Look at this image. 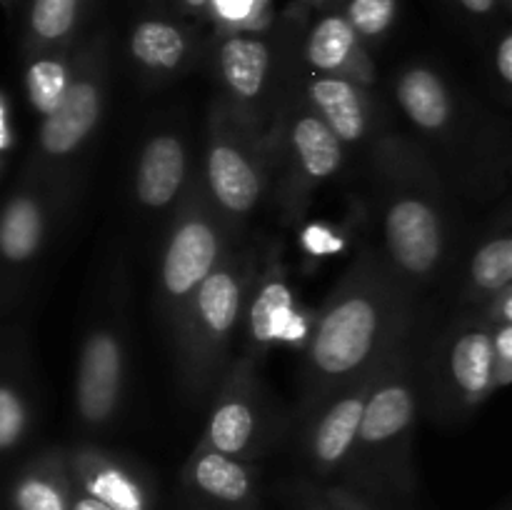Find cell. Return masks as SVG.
<instances>
[{
  "label": "cell",
  "mask_w": 512,
  "mask_h": 510,
  "mask_svg": "<svg viewBox=\"0 0 512 510\" xmlns=\"http://www.w3.org/2000/svg\"><path fill=\"white\" fill-rule=\"evenodd\" d=\"M55 205L58 198L53 190L30 180H23V185L5 200L0 215V258H3V293L8 305L20 293L25 275L30 273L43 250Z\"/></svg>",
  "instance_id": "obj_13"
},
{
  "label": "cell",
  "mask_w": 512,
  "mask_h": 510,
  "mask_svg": "<svg viewBox=\"0 0 512 510\" xmlns=\"http://www.w3.org/2000/svg\"><path fill=\"white\" fill-rule=\"evenodd\" d=\"M180 3H183V8L193 15H203L213 8V0H180Z\"/></svg>",
  "instance_id": "obj_38"
},
{
  "label": "cell",
  "mask_w": 512,
  "mask_h": 510,
  "mask_svg": "<svg viewBox=\"0 0 512 510\" xmlns=\"http://www.w3.org/2000/svg\"><path fill=\"white\" fill-rule=\"evenodd\" d=\"M498 345V385H512V325H495Z\"/></svg>",
  "instance_id": "obj_32"
},
{
  "label": "cell",
  "mask_w": 512,
  "mask_h": 510,
  "mask_svg": "<svg viewBox=\"0 0 512 510\" xmlns=\"http://www.w3.org/2000/svg\"><path fill=\"white\" fill-rule=\"evenodd\" d=\"M258 360L238 355L213 395L208 425L200 440L210 448L240 460L263 453L278 418L270 410L268 393L258 375Z\"/></svg>",
  "instance_id": "obj_10"
},
{
  "label": "cell",
  "mask_w": 512,
  "mask_h": 510,
  "mask_svg": "<svg viewBox=\"0 0 512 510\" xmlns=\"http://www.w3.org/2000/svg\"><path fill=\"white\" fill-rule=\"evenodd\" d=\"M305 103L330 125L345 145H360L373 135L375 100L368 88L340 75H318L305 88Z\"/></svg>",
  "instance_id": "obj_18"
},
{
  "label": "cell",
  "mask_w": 512,
  "mask_h": 510,
  "mask_svg": "<svg viewBox=\"0 0 512 510\" xmlns=\"http://www.w3.org/2000/svg\"><path fill=\"white\" fill-rule=\"evenodd\" d=\"M293 318V290H290L278 245H273L263 255V268L250 290L243 325V355L260 363L270 353V348L285 338Z\"/></svg>",
  "instance_id": "obj_15"
},
{
  "label": "cell",
  "mask_w": 512,
  "mask_h": 510,
  "mask_svg": "<svg viewBox=\"0 0 512 510\" xmlns=\"http://www.w3.org/2000/svg\"><path fill=\"white\" fill-rule=\"evenodd\" d=\"M108 100V60L103 45L93 43L80 55L73 88L55 113L40 120L33 153L25 165V180L45 185L60 198L65 173L75 165L95 130L100 128Z\"/></svg>",
  "instance_id": "obj_7"
},
{
  "label": "cell",
  "mask_w": 512,
  "mask_h": 510,
  "mask_svg": "<svg viewBox=\"0 0 512 510\" xmlns=\"http://www.w3.org/2000/svg\"><path fill=\"white\" fill-rule=\"evenodd\" d=\"M493 60H495V73H498V80L503 83L505 90H510L512 93V30L498 40Z\"/></svg>",
  "instance_id": "obj_33"
},
{
  "label": "cell",
  "mask_w": 512,
  "mask_h": 510,
  "mask_svg": "<svg viewBox=\"0 0 512 510\" xmlns=\"http://www.w3.org/2000/svg\"><path fill=\"white\" fill-rule=\"evenodd\" d=\"M395 100L418 133L428 138H445L453 133L458 108L443 75L430 65H408L395 78Z\"/></svg>",
  "instance_id": "obj_20"
},
{
  "label": "cell",
  "mask_w": 512,
  "mask_h": 510,
  "mask_svg": "<svg viewBox=\"0 0 512 510\" xmlns=\"http://www.w3.org/2000/svg\"><path fill=\"white\" fill-rule=\"evenodd\" d=\"M458 5L463 10H468L470 15H490L498 5V0H458Z\"/></svg>",
  "instance_id": "obj_36"
},
{
  "label": "cell",
  "mask_w": 512,
  "mask_h": 510,
  "mask_svg": "<svg viewBox=\"0 0 512 510\" xmlns=\"http://www.w3.org/2000/svg\"><path fill=\"white\" fill-rule=\"evenodd\" d=\"M420 413V375L415 368V330L385 358L360 425L350 463L370 480L405 488L413 478V433Z\"/></svg>",
  "instance_id": "obj_4"
},
{
  "label": "cell",
  "mask_w": 512,
  "mask_h": 510,
  "mask_svg": "<svg viewBox=\"0 0 512 510\" xmlns=\"http://www.w3.org/2000/svg\"><path fill=\"white\" fill-rule=\"evenodd\" d=\"M185 480L195 493L225 508L248 510L255 500V473L248 460L220 453L203 440L185 465Z\"/></svg>",
  "instance_id": "obj_22"
},
{
  "label": "cell",
  "mask_w": 512,
  "mask_h": 510,
  "mask_svg": "<svg viewBox=\"0 0 512 510\" xmlns=\"http://www.w3.org/2000/svg\"><path fill=\"white\" fill-rule=\"evenodd\" d=\"M73 490L68 453L53 448L20 470L10 488V505L13 510H70Z\"/></svg>",
  "instance_id": "obj_23"
},
{
  "label": "cell",
  "mask_w": 512,
  "mask_h": 510,
  "mask_svg": "<svg viewBox=\"0 0 512 510\" xmlns=\"http://www.w3.org/2000/svg\"><path fill=\"white\" fill-rule=\"evenodd\" d=\"M80 5L83 0H33L30 3L28 40H25L28 58L65 48L78 28Z\"/></svg>",
  "instance_id": "obj_27"
},
{
  "label": "cell",
  "mask_w": 512,
  "mask_h": 510,
  "mask_svg": "<svg viewBox=\"0 0 512 510\" xmlns=\"http://www.w3.org/2000/svg\"><path fill=\"white\" fill-rule=\"evenodd\" d=\"M305 505H308V510H335L323 493L318 495V493H313V490H308V493H305Z\"/></svg>",
  "instance_id": "obj_37"
},
{
  "label": "cell",
  "mask_w": 512,
  "mask_h": 510,
  "mask_svg": "<svg viewBox=\"0 0 512 510\" xmlns=\"http://www.w3.org/2000/svg\"><path fill=\"white\" fill-rule=\"evenodd\" d=\"M70 510H115V508H110V505L103 503V500L93 498V495L85 493V490L75 488L73 490V505H70Z\"/></svg>",
  "instance_id": "obj_35"
},
{
  "label": "cell",
  "mask_w": 512,
  "mask_h": 510,
  "mask_svg": "<svg viewBox=\"0 0 512 510\" xmlns=\"http://www.w3.org/2000/svg\"><path fill=\"white\" fill-rule=\"evenodd\" d=\"M130 55L135 65L153 78H170L183 70L188 60L190 38L180 25L170 20H140L130 33Z\"/></svg>",
  "instance_id": "obj_24"
},
{
  "label": "cell",
  "mask_w": 512,
  "mask_h": 510,
  "mask_svg": "<svg viewBox=\"0 0 512 510\" xmlns=\"http://www.w3.org/2000/svg\"><path fill=\"white\" fill-rule=\"evenodd\" d=\"M128 350L120 318L88 328L75 365V418L83 428L103 430L118 418L125 398Z\"/></svg>",
  "instance_id": "obj_11"
},
{
  "label": "cell",
  "mask_w": 512,
  "mask_h": 510,
  "mask_svg": "<svg viewBox=\"0 0 512 510\" xmlns=\"http://www.w3.org/2000/svg\"><path fill=\"white\" fill-rule=\"evenodd\" d=\"M380 370L383 365L358 383L340 390L303 425V448L315 473L333 475L353 460L365 408L380 378Z\"/></svg>",
  "instance_id": "obj_14"
},
{
  "label": "cell",
  "mask_w": 512,
  "mask_h": 510,
  "mask_svg": "<svg viewBox=\"0 0 512 510\" xmlns=\"http://www.w3.org/2000/svg\"><path fill=\"white\" fill-rule=\"evenodd\" d=\"M350 25L358 30V35L365 40H378L393 25L398 15V0H350L345 8Z\"/></svg>",
  "instance_id": "obj_28"
},
{
  "label": "cell",
  "mask_w": 512,
  "mask_h": 510,
  "mask_svg": "<svg viewBox=\"0 0 512 510\" xmlns=\"http://www.w3.org/2000/svg\"><path fill=\"white\" fill-rule=\"evenodd\" d=\"M305 3H320V0H305Z\"/></svg>",
  "instance_id": "obj_39"
},
{
  "label": "cell",
  "mask_w": 512,
  "mask_h": 510,
  "mask_svg": "<svg viewBox=\"0 0 512 510\" xmlns=\"http://www.w3.org/2000/svg\"><path fill=\"white\" fill-rule=\"evenodd\" d=\"M270 68H273V53L258 35H228L215 53V70L220 80L218 98L250 133L263 140H270V133L265 130Z\"/></svg>",
  "instance_id": "obj_12"
},
{
  "label": "cell",
  "mask_w": 512,
  "mask_h": 510,
  "mask_svg": "<svg viewBox=\"0 0 512 510\" xmlns=\"http://www.w3.org/2000/svg\"><path fill=\"white\" fill-rule=\"evenodd\" d=\"M323 495L328 498V503L333 505L335 510H373L363 498H360V495H355L353 490L348 488H340V485L325 488Z\"/></svg>",
  "instance_id": "obj_34"
},
{
  "label": "cell",
  "mask_w": 512,
  "mask_h": 510,
  "mask_svg": "<svg viewBox=\"0 0 512 510\" xmlns=\"http://www.w3.org/2000/svg\"><path fill=\"white\" fill-rule=\"evenodd\" d=\"M345 150L348 145L308 103L283 115V130L270 133V158L280 163L278 203L285 223H295L315 190L340 173Z\"/></svg>",
  "instance_id": "obj_9"
},
{
  "label": "cell",
  "mask_w": 512,
  "mask_h": 510,
  "mask_svg": "<svg viewBox=\"0 0 512 510\" xmlns=\"http://www.w3.org/2000/svg\"><path fill=\"white\" fill-rule=\"evenodd\" d=\"M18 138H15V123H13V103L10 95H0V155H3V170L8 168V160L13 158V150Z\"/></svg>",
  "instance_id": "obj_30"
},
{
  "label": "cell",
  "mask_w": 512,
  "mask_h": 510,
  "mask_svg": "<svg viewBox=\"0 0 512 510\" xmlns=\"http://www.w3.org/2000/svg\"><path fill=\"white\" fill-rule=\"evenodd\" d=\"M70 478L75 488L103 500L115 510H153V495L143 475L120 455L93 443L68 450Z\"/></svg>",
  "instance_id": "obj_16"
},
{
  "label": "cell",
  "mask_w": 512,
  "mask_h": 510,
  "mask_svg": "<svg viewBox=\"0 0 512 510\" xmlns=\"http://www.w3.org/2000/svg\"><path fill=\"white\" fill-rule=\"evenodd\" d=\"M80 58H70L65 50H48V53L30 55L25 65L23 88L30 108L35 115L48 118L58 110L68 90L73 88Z\"/></svg>",
  "instance_id": "obj_26"
},
{
  "label": "cell",
  "mask_w": 512,
  "mask_h": 510,
  "mask_svg": "<svg viewBox=\"0 0 512 510\" xmlns=\"http://www.w3.org/2000/svg\"><path fill=\"white\" fill-rule=\"evenodd\" d=\"M305 60L318 75H340L360 85H373L375 68L363 38L345 13L323 15L305 40Z\"/></svg>",
  "instance_id": "obj_19"
},
{
  "label": "cell",
  "mask_w": 512,
  "mask_h": 510,
  "mask_svg": "<svg viewBox=\"0 0 512 510\" xmlns=\"http://www.w3.org/2000/svg\"><path fill=\"white\" fill-rule=\"evenodd\" d=\"M508 285H512V230H500L480 240L470 253L460 303L483 305Z\"/></svg>",
  "instance_id": "obj_25"
},
{
  "label": "cell",
  "mask_w": 512,
  "mask_h": 510,
  "mask_svg": "<svg viewBox=\"0 0 512 510\" xmlns=\"http://www.w3.org/2000/svg\"><path fill=\"white\" fill-rule=\"evenodd\" d=\"M233 233L235 230L210 200L203 178L190 180L175 210L158 268V305L170 330L183 318L200 285L230 255Z\"/></svg>",
  "instance_id": "obj_5"
},
{
  "label": "cell",
  "mask_w": 512,
  "mask_h": 510,
  "mask_svg": "<svg viewBox=\"0 0 512 510\" xmlns=\"http://www.w3.org/2000/svg\"><path fill=\"white\" fill-rule=\"evenodd\" d=\"M415 318L413 293L395 280L383 253L365 248L315 315L290 425L303 428L340 390L378 370L415 330Z\"/></svg>",
  "instance_id": "obj_1"
},
{
  "label": "cell",
  "mask_w": 512,
  "mask_h": 510,
  "mask_svg": "<svg viewBox=\"0 0 512 510\" xmlns=\"http://www.w3.org/2000/svg\"><path fill=\"white\" fill-rule=\"evenodd\" d=\"M188 145L180 133L160 130L150 135L138 153L133 175L135 200L143 208L168 210L170 205L183 200L188 190Z\"/></svg>",
  "instance_id": "obj_17"
},
{
  "label": "cell",
  "mask_w": 512,
  "mask_h": 510,
  "mask_svg": "<svg viewBox=\"0 0 512 510\" xmlns=\"http://www.w3.org/2000/svg\"><path fill=\"white\" fill-rule=\"evenodd\" d=\"M343 245V235L325 223H308L300 230V248L308 258H328V255L340 253Z\"/></svg>",
  "instance_id": "obj_29"
},
{
  "label": "cell",
  "mask_w": 512,
  "mask_h": 510,
  "mask_svg": "<svg viewBox=\"0 0 512 510\" xmlns=\"http://www.w3.org/2000/svg\"><path fill=\"white\" fill-rule=\"evenodd\" d=\"M33 425V390H30L28 348L23 330H8L3 345V380H0V450L13 455L25 443Z\"/></svg>",
  "instance_id": "obj_21"
},
{
  "label": "cell",
  "mask_w": 512,
  "mask_h": 510,
  "mask_svg": "<svg viewBox=\"0 0 512 510\" xmlns=\"http://www.w3.org/2000/svg\"><path fill=\"white\" fill-rule=\"evenodd\" d=\"M263 255L255 248L230 250L173 328L180 383L193 400L213 398L233 365L230 348L245 325L250 290L263 268Z\"/></svg>",
  "instance_id": "obj_2"
},
{
  "label": "cell",
  "mask_w": 512,
  "mask_h": 510,
  "mask_svg": "<svg viewBox=\"0 0 512 510\" xmlns=\"http://www.w3.org/2000/svg\"><path fill=\"white\" fill-rule=\"evenodd\" d=\"M270 140L250 133L215 98L205 128L203 185L230 228L238 230L263 200L270 178Z\"/></svg>",
  "instance_id": "obj_8"
},
{
  "label": "cell",
  "mask_w": 512,
  "mask_h": 510,
  "mask_svg": "<svg viewBox=\"0 0 512 510\" xmlns=\"http://www.w3.org/2000/svg\"><path fill=\"white\" fill-rule=\"evenodd\" d=\"M478 315H483L493 325H512V285L478 305Z\"/></svg>",
  "instance_id": "obj_31"
},
{
  "label": "cell",
  "mask_w": 512,
  "mask_h": 510,
  "mask_svg": "<svg viewBox=\"0 0 512 510\" xmlns=\"http://www.w3.org/2000/svg\"><path fill=\"white\" fill-rule=\"evenodd\" d=\"M425 375L435 418H468L500 388L495 325L478 313L453 320L430 345Z\"/></svg>",
  "instance_id": "obj_6"
},
{
  "label": "cell",
  "mask_w": 512,
  "mask_h": 510,
  "mask_svg": "<svg viewBox=\"0 0 512 510\" xmlns=\"http://www.w3.org/2000/svg\"><path fill=\"white\" fill-rule=\"evenodd\" d=\"M380 168L393 178L383 200V258L408 293H418L448 258V215L440 205V183L420 155L403 143L380 150Z\"/></svg>",
  "instance_id": "obj_3"
}]
</instances>
